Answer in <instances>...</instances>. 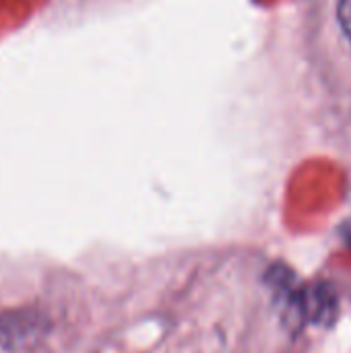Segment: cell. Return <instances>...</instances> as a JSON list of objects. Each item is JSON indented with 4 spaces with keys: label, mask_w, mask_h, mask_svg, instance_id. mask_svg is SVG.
I'll return each mask as SVG.
<instances>
[{
    "label": "cell",
    "mask_w": 351,
    "mask_h": 353,
    "mask_svg": "<svg viewBox=\"0 0 351 353\" xmlns=\"http://www.w3.org/2000/svg\"><path fill=\"white\" fill-rule=\"evenodd\" d=\"M267 281L275 290L277 300L283 304V308H288L302 321L310 325H323V323L333 321L337 312V302H335V294L331 292V288L327 285L302 288L296 283L292 271H288L281 265H275L269 269Z\"/></svg>",
    "instance_id": "cell-1"
},
{
    "label": "cell",
    "mask_w": 351,
    "mask_h": 353,
    "mask_svg": "<svg viewBox=\"0 0 351 353\" xmlns=\"http://www.w3.org/2000/svg\"><path fill=\"white\" fill-rule=\"evenodd\" d=\"M341 234H343V240H345V242L351 246V221H348V223L343 225Z\"/></svg>",
    "instance_id": "cell-4"
},
{
    "label": "cell",
    "mask_w": 351,
    "mask_h": 353,
    "mask_svg": "<svg viewBox=\"0 0 351 353\" xmlns=\"http://www.w3.org/2000/svg\"><path fill=\"white\" fill-rule=\"evenodd\" d=\"M48 327V321L35 310L0 312V345L21 347L35 341Z\"/></svg>",
    "instance_id": "cell-2"
},
{
    "label": "cell",
    "mask_w": 351,
    "mask_h": 353,
    "mask_svg": "<svg viewBox=\"0 0 351 353\" xmlns=\"http://www.w3.org/2000/svg\"><path fill=\"white\" fill-rule=\"evenodd\" d=\"M337 14H339L341 29H343V33H345L348 41L351 43V0H339Z\"/></svg>",
    "instance_id": "cell-3"
}]
</instances>
